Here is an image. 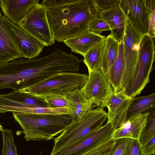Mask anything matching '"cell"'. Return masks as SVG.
Returning a JSON list of instances; mask_svg holds the SVG:
<instances>
[{
	"label": "cell",
	"mask_w": 155,
	"mask_h": 155,
	"mask_svg": "<svg viewBox=\"0 0 155 155\" xmlns=\"http://www.w3.org/2000/svg\"><path fill=\"white\" fill-rule=\"evenodd\" d=\"M46 9L54 40L60 42L89 30V23L98 17L93 0H69L64 5Z\"/></svg>",
	"instance_id": "6da1fadb"
},
{
	"label": "cell",
	"mask_w": 155,
	"mask_h": 155,
	"mask_svg": "<svg viewBox=\"0 0 155 155\" xmlns=\"http://www.w3.org/2000/svg\"><path fill=\"white\" fill-rule=\"evenodd\" d=\"M12 113L27 141L50 140L75 122L69 114Z\"/></svg>",
	"instance_id": "7a4b0ae2"
},
{
	"label": "cell",
	"mask_w": 155,
	"mask_h": 155,
	"mask_svg": "<svg viewBox=\"0 0 155 155\" xmlns=\"http://www.w3.org/2000/svg\"><path fill=\"white\" fill-rule=\"evenodd\" d=\"M107 116V113L103 108L97 107L91 110L81 120L73 123L54 139L50 155L56 154L100 128L106 121Z\"/></svg>",
	"instance_id": "3957f363"
},
{
	"label": "cell",
	"mask_w": 155,
	"mask_h": 155,
	"mask_svg": "<svg viewBox=\"0 0 155 155\" xmlns=\"http://www.w3.org/2000/svg\"><path fill=\"white\" fill-rule=\"evenodd\" d=\"M88 77L87 74L77 72H61L18 91L41 98L50 95H65L75 90L81 89Z\"/></svg>",
	"instance_id": "277c9868"
},
{
	"label": "cell",
	"mask_w": 155,
	"mask_h": 155,
	"mask_svg": "<svg viewBox=\"0 0 155 155\" xmlns=\"http://www.w3.org/2000/svg\"><path fill=\"white\" fill-rule=\"evenodd\" d=\"M155 57L153 38L147 35L143 37L138 58L130 81L124 88L127 95L131 98L140 94L150 81Z\"/></svg>",
	"instance_id": "5b68a950"
},
{
	"label": "cell",
	"mask_w": 155,
	"mask_h": 155,
	"mask_svg": "<svg viewBox=\"0 0 155 155\" xmlns=\"http://www.w3.org/2000/svg\"><path fill=\"white\" fill-rule=\"evenodd\" d=\"M46 8L39 3L28 12L18 25L46 46L54 44L55 40L48 20Z\"/></svg>",
	"instance_id": "8992f818"
},
{
	"label": "cell",
	"mask_w": 155,
	"mask_h": 155,
	"mask_svg": "<svg viewBox=\"0 0 155 155\" xmlns=\"http://www.w3.org/2000/svg\"><path fill=\"white\" fill-rule=\"evenodd\" d=\"M88 73L87 79L81 90L85 97L91 101L93 107L104 108L113 92L109 78L101 68Z\"/></svg>",
	"instance_id": "52a82bcc"
},
{
	"label": "cell",
	"mask_w": 155,
	"mask_h": 155,
	"mask_svg": "<svg viewBox=\"0 0 155 155\" xmlns=\"http://www.w3.org/2000/svg\"><path fill=\"white\" fill-rule=\"evenodd\" d=\"M144 35L135 29L126 18L123 39L125 62L123 79L124 88L126 87L132 77L138 58L140 45Z\"/></svg>",
	"instance_id": "ba28073f"
},
{
	"label": "cell",
	"mask_w": 155,
	"mask_h": 155,
	"mask_svg": "<svg viewBox=\"0 0 155 155\" xmlns=\"http://www.w3.org/2000/svg\"><path fill=\"white\" fill-rule=\"evenodd\" d=\"M6 27L22 57L32 59L38 56L46 46L18 25L2 15Z\"/></svg>",
	"instance_id": "9c48e42d"
},
{
	"label": "cell",
	"mask_w": 155,
	"mask_h": 155,
	"mask_svg": "<svg viewBox=\"0 0 155 155\" xmlns=\"http://www.w3.org/2000/svg\"><path fill=\"white\" fill-rule=\"evenodd\" d=\"M37 107L51 108L43 99L18 91L0 94V113H19L25 108Z\"/></svg>",
	"instance_id": "30bf717a"
},
{
	"label": "cell",
	"mask_w": 155,
	"mask_h": 155,
	"mask_svg": "<svg viewBox=\"0 0 155 155\" xmlns=\"http://www.w3.org/2000/svg\"><path fill=\"white\" fill-rule=\"evenodd\" d=\"M114 128L112 124L107 122L97 130L54 155H82L110 138Z\"/></svg>",
	"instance_id": "8fae6325"
},
{
	"label": "cell",
	"mask_w": 155,
	"mask_h": 155,
	"mask_svg": "<svg viewBox=\"0 0 155 155\" xmlns=\"http://www.w3.org/2000/svg\"><path fill=\"white\" fill-rule=\"evenodd\" d=\"M119 6L135 29L147 35L149 11L146 0H120Z\"/></svg>",
	"instance_id": "7c38bea8"
},
{
	"label": "cell",
	"mask_w": 155,
	"mask_h": 155,
	"mask_svg": "<svg viewBox=\"0 0 155 155\" xmlns=\"http://www.w3.org/2000/svg\"><path fill=\"white\" fill-rule=\"evenodd\" d=\"M132 98L127 95L124 88L117 92H113L107 99L105 104L108 110L107 122L112 123L114 128L126 119L127 110Z\"/></svg>",
	"instance_id": "4fadbf2b"
},
{
	"label": "cell",
	"mask_w": 155,
	"mask_h": 155,
	"mask_svg": "<svg viewBox=\"0 0 155 155\" xmlns=\"http://www.w3.org/2000/svg\"><path fill=\"white\" fill-rule=\"evenodd\" d=\"M150 113L147 111L139 114L125 120L118 127L114 128L110 138H127L138 140Z\"/></svg>",
	"instance_id": "5bb4252c"
},
{
	"label": "cell",
	"mask_w": 155,
	"mask_h": 155,
	"mask_svg": "<svg viewBox=\"0 0 155 155\" xmlns=\"http://www.w3.org/2000/svg\"><path fill=\"white\" fill-rule=\"evenodd\" d=\"M39 0H1L0 6L4 16L18 25L30 10L39 3Z\"/></svg>",
	"instance_id": "9a60e30c"
},
{
	"label": "cell",
	"mask_w": 155,
	"mask_h": 155,
	"mask_svg": "<svg viewBox=\"0 0 155 155\" xmlns=\"http://www.w3.org/2000/svg\"><path fill=\"white\" fill-rule=\"evenodd\" d=\"M98 17L107 24L110 29V35L118 43L123 41L126 18L119 6L100 12Z\"/></svg>",
	"instance_id": "2e32d148"
},
{
	"label": "cell",
	"mask_w": 155,
	"mask_h": 155,
	"mask_svg": "<svg viewBox=\"0 0 155 155\" xmlns=\"http://www.w3.org/2000/svg\"><path fill=\"white\" fill-rule=\"evenodd\" d=\"M105 37L89 30L66 40L63 42L71 49L72 52L84 57L89 50L100 43Z\"/></svg>",
	"instance_id": "e0dca14e"
},
{
	"label": "cell",
	"mask_w": 155,
	"mask_h": 155,
	"mask_svg": "<svg viewBox=\"0 0 155 155\" xmlns=\"http://www.w3.org/2000/svg\"><path fill=\"white\" fill-rule=\"evenodd\" d=\"M22 57L5 24L0 11V63Z\"/></svg>",
	"instance_id": "ac0fdd59"
},
{
	"label": "cell",
	"mask_w": 155,
	"mask_h": 155,
	"mask_svg": "<svg viewBox=\"0 0 155 155\" xmlns=\"http://www.w3.org/2000/svg\"><path fill=\"white\" fill-rule=\"evenodd\" d=\"M66 98L69 105L71 115L75 122L81 120L93 107L91 101L85 97L81 89L68 93Z\"/></svg>",
	"instance_id": "d6986e66"
},
{
	"label": "cell",
	"mask_w": 155,
	"mask_h": 155,
	"mask_svg": "<svg viewBox=\"0 0 155 155\" xmlns=\"http://www.w3.org/2000/svg\"><path fill=\"white\" fill-rule=\"evenodd\" d=\"M119 43L110 35L104 39L101 64V69L109 78L110 69L117 57Z\"/></svg>",
	"instance_id": "ffe728a7"
},
{
	"label": "cell",
	"mask_w": 155,
	"mask_h": 155,
	"mask_svg": "<svg viewBox=\"0 0 155 155\" xmlns=\"http://www.w3.org/2000/svg\"><path fill=\"white\" fill-rule=\"evenodd\" d=\"M125 68L124 45L122 41L119 43L117 57L110 69L109 75L110 82L114 92H117L124 88L123 79Z\"/></svg>",
	"instance_id": "44dd1931"
},
{
	"label": "cell",
	"mask_w": 155,
	"mask_h": 155,
	"mask_svg": "<svg viewBox=\"0 0 155 155\" xmlns=\"http://www.w3.org/2000/svg\"><path fill=\"white\" fill-rule=\"evenodd\" d=\"M155 109L154 93L146 96L135 97L132 98L128 105L126 119L135 115L150 111Z\"/></svg>",
	"instance_id": "7402d4cb"
},
{
	"label": "cell",
	"mask_w": 155,
	"mask_h": 155,
	"mask_svg": "<svg viewBox=\"0 0 155 155\" xmlns=\"http://www.w3.org/2000/svg\"><path fill=\"white\" fill-rule=\"evenodd\" d=\"M104 42V39L89 50L84 56L83 61L86 66L88 72L101 68L102 51Z\"/></svg>",
	"instance_id": "603a6c76"
},
{
	"label": "cell",
	"mask_w": 155,
	"mask_h": 155,
	"mask_svg": "<svg viewBox=\"0 0 155 155\" xmlns=\"http://www.w3.org/2000/svg\"><path fill=\"white\" fill-rule=\"evenodd\" d=\"M148 112L150 114L138 139L142 144L146 143L155 137V110Z\"/></svg>",
	"instance_id": "cb8c5ba5"
},
{
	"label": "cell",
	"mask_w": 155,
	"mask_h": 155,
	"mask_svg": "<svg viewBox=\"0 0 155 155\" xmlns=\"http://www.w3.org/2000/svg\"><path fill=\"white\" fill-rule=\"evenodd\" d=\"M2 132L3 143L2 155H18L12 131L9 129H3Z\"/></svg>",
	"instance_id": "d4e9b609"
},
{
	"label": "cell",
	"mask_w": 155,
	"mask_h": 155,
	"mask_svg": "<svg viewBox=\"0 0 155 155\" xmlns=\"http://www.w3.org/2000/svg\"><path fill=\"white\" fill-rule=\"evenodd\" d=\"M114 143V139L110 138L82 155H110Z\"/></svg>",
	"instance_id": "484cf974"
},
{
	"label": "cell",
	"mask_w": 155,
	"mask_h": 155,
	"mask_svg": "<svg viewBox=\"0 0 155 155\" xmlns=\"http://www.w3.org/2000/svg\"><path fill=\"white\" fill-rule=\"evenodd\" d=\"M66 95H50L41 98L44 99L51 108H67L70 109L69 105L66 98Z\"/></svg>",
	"instance_id": "4316f807"
},
{
	"label": "cell",
	"mask_w": 155,
	"mask_h": 155,
	"mask_svg": "<svg viewBox=\"0 0 155 155\" xmlns=\"http://www.w3.org/2000/svg\"><path fill=\"white\" fill-rule=\"evenodd\" d=\"M89 30L99 35L105 31L110 30V29L105 22L101 18L96 17L93 18L89 25Z\"/></svg>",
	"instance_id": "83f0119b"
},
{
	"label": "cell",
	"mask_w": 155,
	"mask_h": 155,
	"mask_svg": "<svg viewBox=\"0 0 155 155\" xmlns=\"http://www.w3.org/2000/svg\"><path fill=\"white\" fill-rule=\"evenodd\" d=\"M129 139L120 138L115 139L113 150L110 155H126Z\"/></svg>",
	"instance_id": "f1b7e54d"
},
{
	"label": "cell",
	"mask_w": 155,
	"mask_h": 155,
	"mask_svg": "<svg viewBox=\"0 0 155 155\" xmlns=\"http://www.w3.org/2000/svg\"><path fill=\"white\" fill-rule=\"evenodd\" d=\"M126 155H144L142 144L138 139H129Z\"/></svg>",
	"instance_id": "f546056e"
},
{
	"label": "cell",
	"mask_w": 155,
	"mask_h": 155,
	"mask_svg": "<svg viewBox=\"0 0 155 155\" xmlns=\"http://www.w3.org/2000/svg\"><path fill=\"white\" fill-rule=\"evenodd\" d=\"M98 14L113 7L118 6L120 0H93Z\"/></svg>",
	"instance_id": "4dcf8cb0"
},
{
	"label": "cell",
	"mask_w": 155,
	"mask_h": 155,
	"mask_svg": "<svg viewBox=\"0 0 155 155\" xmlns=\"http://www.w3.org/2000/svg\"><path fill=\"white\" fill-rule=\"evenodd\" d=\"M142 149L144 155L155 154V137L146 143L142 144Z\"/></svg>",
	"instance_id": "1f68e13d"
},
{
	"label": "cell",
	"mask_w": 155,
	"mask_h": 155,
	"mask_svg": "<svg viewBox=\"0 0 155 155\" xmlns=\"http://www.w3.org/2000/svg\"><path fill=\"white\" fill-rule=\"evenodd\" d=\"M155 9L149 12V28L147 34L149 36L153 38H154L155 33Z\"/></svg>",
	"instance_id": "d6a6232c"
},
{
	"label": "cell",
	"mask_w": 155,
	"mask_h": 155,
	"mask_svg": "<svg viewBox=\"0 0 155 155\" xmlns=\"http://www.w3.org/2000/svg\"><path fill=\"white\" fill-rule=\"evenodd\" d=\"M155 155V154H152V155Z\"/></svg>",
	"instance_id": "836d02e7"
}]
</instances>
